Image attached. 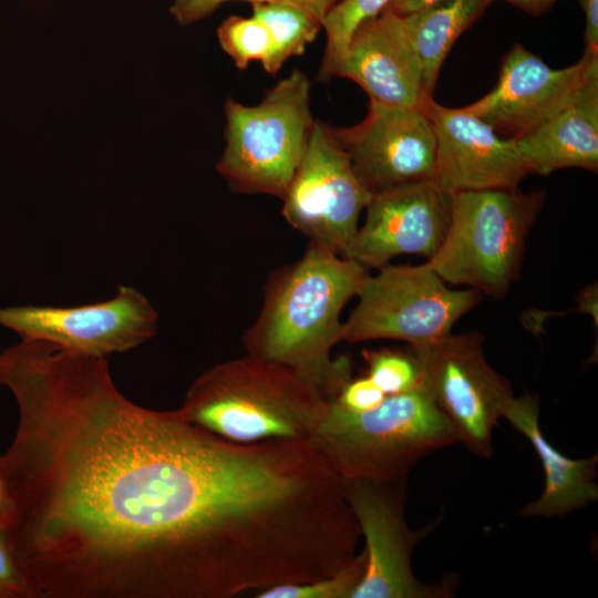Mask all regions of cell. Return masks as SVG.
<instances>
[{
    "label": "cell",
    "instance_id": "cell-1",
    "mask_svg": "<svg viewBox=\"0 0 598 598\" xmlns=\"http://www.w3.org/2000/svg\"><path fill=\"white\" fill-rule=\"evenodd\" d=\"M18 425L0 456L27 598H196L221 507V439L115 386L107 358L0 351Z\"/></svg>",
    "mask_w": 598,
    "mask_h": 598
},
{
    "label": "cell",
    "instance_id": "cell-2",
    "mask_svg": "<svg viewBox=\"0 0 598 598\" xmlns=\"http://www.w3.org/2000/svg\"><path fill=\"white\" fill-rule=\"evenodd\" d=\"M369 269L309 243L303 256L271 274L264 305L245 332L247 354L287 367L331 401L351 379V362L333 359L341 311L357 297Z\"/></svg>",
    "mask_w": 598,
    "mask_h": 598
},
{
    "label": "cell",
    "instance_id": "cell-3",
    "mask_svg": "<svg viewBox=\"0 0 598 598\" xmlns=\"http://www.w3.org/2000/svg\"><path fill=\"white\" fill-rule=\"evenodd\" d=\"M329 402L296 371L246 354L196 378L178 411L192 424L240 444L307 442Z\"/></svg>",
    "mask_w": 598,
    "mask_h": 598
},
{
    "label": "cell",
    "instance_id": "cell-4",
    "mask_svg": "<svg viewBox=\"0 0 598 598\" xmlns=\"http://www.w3.org/2000/svg\"><path fill=\"white\" fill-rule=\"evenodd\" d=\"M307 442L340 477L391 481L405 478L422 457L457 441L422 384L362 413L330 401Z\"/></svg>",
    "mask_w": 598,
    "mask_h": 598
},
{
    "label": "cell",
    "instance_id": "cell-5",
    "mask_svg": "<svg viewBox=\"0 0 598 598\" xmlns=\"http://www.w3.org/2000/svg\"><path fill=\"white\" fill-rule=\"evenodd\" d=\"M544 202V192L518 187L452 193L446 235L426 264L445 282L504 298Z\"/></svg>",
    "mask_w": 598,
    "mask_h": 598
},
{
    "label": "cell",
    "instance_id": "cell-6",
    "mask_svg": "<svg viewBox=\"0 0 598 598\" xmlns=\"http://www.w3.org/2000/svg\"><path fill=\"white\" fill-rule=\"evenodd\" d=\"M225 116L226 147L217 171L238 190L282 199L315 123L307 75L295 69L255 106L228 99Z\"/></svg>",
    "mask_w": 598,
    "mask_h": 598
},
{
    "label": "cell",
    "instance_id": "cell-7",
    "mask_svg": "<svg viewBox=\"0 0 598 598\" xmlns=\"http://www.w3.org/2000/svg\"><path fill=\"white\" fill-rule=\"evenodd\" d=\"M361 287L359 302L342 322L341 341L392 339L419 347L452 332L481 301L475 289L453 290L425 262L386 264Z\"/></svg>",
    "mask_w": 598,
    "mask_h": 598
},
{
    "label": "cell",
    "instance_id": "cell-8",
    "mask_svg": "<svg viewBox=\"0 0 598 598\" xmlns=\"http://www.w3.org/2000/svg\"><path fill=\"white\" fill-rule=\"evenodd\" d=\"M410 348L421 364L423 386L448 420L456 441L489 457L493 429L513 393L508 381L486 361L483 336L451 332Z\"/></svg>",
    "mask_w": 598,
    "mask_h": 598
},
{
    "label": "cell",
    "instance_id": "cell-9",
    "mask_svg": "<svg viewBox=\"0 0 598 598\" xmlns=\"http://www.w3.org/2000/svg\"><path fill=\"white\" fill-rule=\"evenodd\" d=\"M343 496L365 540L363 577L351 598H444L448 582L424 585L414 576L411 556L434 527L411 528L404 517L405 478L375 481L341 477Z\"/></svg>",
    "mask_w": 598,
    "mask_h": 598
},
{
    "label": "cell",
    "instance_id": "cell-10",
    "mask_svg": "<svg viewBox=\"0 0 598 598\" xmlns=\"http://www.w3.org/2000/svg\"><path fill=\"white\" fill-rule=\"evenodd\" d=\"M372 196L330 126L315 121L305 155L282 198L288 224L309 243L342 256Z\"/></svg>",
    "mask_w": 598,
    "mask_h": 598
},
{
    "label": "cell",
    "instance_id": "cell-11",
    "mask_svg": "<svg viewBox=\"0 0 598 598\" xmlns=\"http://www.w3.org/2000/svg\"><path fill=\"white\" fill-rule=\"evenodd\" d=\"M157 322L155 308L131 286H120L114 297L89 305L0 307V327L20 339L105 358L147 342L156 334Z\"/></svg>",
    "mask_w": 598,
    "mask_h": 598
},
{
    "label": "cell",
    "instance_id": "cell-12",
    "mask_svg": "<svg viewBox=\"0 0 598 598\" xmlns=\"http://www.w3.org/2000/svg\"><path fill=\"white\" fill-rule=\"evenodd\" d=\"M330 130L372 195L434 179L436 136L427 107L370 103L362 122Z\"/></svg>",
    "mask_w": 598,
    "mask_h": 598
},
{
    "label": "cell",
    "instance_id": "cell-13",
    "mask_svg": "<svg viewBox=\"0 0 598 598\" xmlns=\"http://www.w3.org/2000/svg\"><path fill=\"white\" fill-rule=\"evenodd\" d=\"M363 226L342 254L362 266L380 268L401 255L430 259L446 235L451 194L433 179L374 194Z\"/></svg>",
    "mask_w": 598,
    "mask_h": 598
},
{
    "label": "cell",
    "instance_id": "cell-14",
    "mask_svg": "<svg viewBox=\"0 0 598 598\" xmlns=\"http://www.w3.org/2000/svg\"><path fill=\"white\" fill-rule=\"evenodd\" d=\"M596 71L598 52L585 50L575 64L553 69L515 44L503 59L495 87L463 109L516 137L568 104Z\"/></svg>",
    "mask_w": 598,
    "mask_h": 598
},
{
    "label": "cell",
    "instance_id": "cell-15",
    "mask_svg": "<svg viewBox=\"0 0 598 598\" xmlns=\"http://www.w3.org/2000/svg\"><path fill=\"white\" fill-rule=\"evenodd\" d=\"M427 113L436 136L433 181L447 193L517 188L530 174L514 137H501L484 120L434 100Z\"/></svg>",
    "mask_w": 598,
    "mask_h": 598
},
{
    "label": "cell",
    "instance_id": "cell-16",
    "mask_svg": "<svg viewBox=\"0 0 598 598\" xmlns=\"http://www.w3.org/2000/svg\"><path fill=\"white\" fill-rule=\"evenodd\" d=\"M332 76L358 83L372 104L425 109L433 100L424 89L401 17L385 9L357 25Z\"/></svg>",
    "mask_w": 598,
    "mask_h": 598
},
{
    "label": "cell",
    "instance_id": "cell-17",
    "mask_svg": "<svg viewBox=\"0 0 598 598\" xmlns=\"http://www.w3.org/2000/svg\"><path fill=\"white\" fill-rule=\"evenodd\" d=\"M514 140L530 174L569 167L597 172L598 71L568 104Z\"/></svg>",
    "mask_w": 598,
    "mask_h": 598
},
{
    "label": "cell",
    "instance_id": "cell-18",
    "mask_svg": "<svg viewBox=\"0 0 598 598\" xmlns=\"http://www.w3.org/2000/svg\"><path fill=\"white\" fill-rule=\"evenodd\" d=\"M502 419H506L528 440L545 473L540 496L520 509L522 516H563L597 501V455L574 460L556 450L539 426V402L535 395L525 393L520 398L512 396Z\"/></svg>",
    "mask_w": 598,
    "mask_h": 598
},
{
    "label": "cell",
    "instance_id": "cell-19",
    "mask_svg": "<svg viewBox=\"0 0 598 598\" xmlns=\"http://www.w3.org/2000/svg\"><path fill=\"white\" fill-rule=\"evenodd\" d=\"M494 0H441L400 16L405 39L432 96L440 70L458 37Z\"/></svg>",
    "mask_w": 598,
    "mask_h": 598
},
{
    "label": "cell",
    "instance_id": "cell-20",
    "mask_svg": "<svg viewBox=\"0 0 598 598\" xmlns=\"http://www.w3.org/2000/svg\"><path fill=\"white\" fill-rule=\"evenodd\" d=\"M251 8L252 16L266 25L270 34L271 52L262 68L272 75L290 56L301 55L322 28L313 14L295 3L255 2Z\"/></svg>",
    "mask_w": 598,
    "mask_h": 598
},
{
    "label": "cell",
    "instance_id": "cell-21",
    "mask_svg": "<svg viewBox=\"0 0 598 598\" xmlns=\"http://www.w3.org/2000/svg\"><path fill=\"white\" fill-rule=\"evenodd\" d=\"M391 0H341L327 14L322 28L327 43L320 79L328 81L342 59L351 34L363 20L381 13Z\"/></svg>",
    "mask_w": 598,
    "mask_h": 598
},
{
    "label": "cell",
    "instance_id": "cell-22",
    "mask_svg": "<svg viewBox=\"0 0 598 598\" xmlns=\"http://www.w3.org/2000/svg\"><path fill=\"white\" fill-rule=\"evenodd\" d=\"M367 564L363 548L333 575L309 582L285 584L262 589L256 598H351L360 584Z\"/></svg>",
    "mask_w": 598,
    "mask_h": 598
},
{
    "label": "cell",
    "instance_id": "cell-23",
    "mask_svg": "<svg viewBox=\"0 0 598 598\" xmlns=\"http://www.w3.org/2000/svg\"><path fill=\"white\" fill-rule=\"evenodd\" d=\"M217 37L223 50L235 65L244 70L251 61L264 65L271 52V39L266 25L251 16H231L218 28Z\"/></svg>",
    "mask_w": 598,
    "mask_h": 598
},
{
    "label": "cell",
    "instance_id": "cell-24",
    "mask_svg": "<svg viewBox=\"0 0 598 598\" xmlns=\"http://www.w3.org/2000/svg\"><path fill=\"white\" fill-rule=\"evenodd\" d=\"M368 365V377L386 394H400L417 389L423 384L421 364L410 348L409 352L399 350H363Z\"/></svg>",
    "mask_w": 598,
    "mask_h": 598
},
{
    "label": "cell",
    "instance_id": "cell-25",
    "mask_svg": "<svg viewBox=\"0 0 598 598\" xmlns=\"http://www.w3.org/2000/svg\"><path fill=\"white\" fill-rule=\"evenodd\" d=\"M230 0H173L169 12L179 24H189L214 13L224 2ZM250 3L282 1L298 4L313 14L323 25L330 10L341 0H245Z\"/></svg>",
    "mask_w": 598,
    "mask_h": 598
},
{
    "label": "cell",
    "instance_id": "cell-26",
    "mask_svg": "<svg viewBox=\"0 0 598 598\" xmlns=\"http://www.w3.org/2000/svg\"><path fill=\"white\" fill-rule=\"evenodd\" d=\"M386 394L368 377L350 379L331 400L339 409L362 413L378 406Z\"/></svg>",
    "mask_w": 598,
    "mask_h": 598
},
{
    "label": "cell",
    "instance_id": "cell-27",
    "mask_svg": "<svg viewBox=\"0 0 598 598\" xmlns=\"http://www.w3.org/2000/svg\"><path fill=\"white\" fill-rule=\"evenodd\" d=\"M0 589L7 598H27L22 577L14 563L8 538L0 523Z\"/></svg>",
    "mask_w": 598,
    "mask_h": 598
},
{
    "label": "cell",
    "instance_id": "cell-28",
    "mask_svg": "<svg viewBox=\"0 0 598 598\" xmlns=\"http://www.w3.org/2000/svg\"><path fill=\"white\" fill-rule=\"evenodd\" d=\"M585 16L586 50L598 52V0H577Z\"/></svg>",
    "mask_w": 598,
    "mask_h": 598
},
{
    "label": "cell",
    "instance_id": "cell-29",
    "mask_svg": "<svg viewBox=\"0 0 598 598\" xmlns=\"http://www.w3.org/2000/svg\"><path fill=\"white\" fill-rule=\"evenodd\" d=\"M441 0H391L385 10L398 16H405Z\"/></svg>",
    "mask_w": 598,
    "mask_h": 598
},
{
    "label": "cell",
    "instance_id": "cell-30",
    "mask_svg": "<svg viewBox=\"0 0 598 598\" xmlns=\"http://www.w3.org/2000/svg\"><path fill=\"white\" fill-rule=\"evenodd\" d=\"M532 16H539L549 10L559 0H504Z\"/></svg>",
    "mask_w": 598,
    "mask_h": 598
},
{
    "label": "cell",
    "instance_id": "cell-31",
    "mask_svg": "<svg viewBox=\"0 0 598 598\" xmlns=\"http://www.w3.org/2000/svg\"><path fill=\"white\" fill-rule=\"evenodd\" d=\"M579 308L595 318L597 326V287L590 286L581 292L579 297Z\"/></svg>",
    "mask_w": 598,
    "mask_h": 598
},
{
    "label": "cell",
    "instance_id": "cell-32",
    "mask_svg": "<svg viewBox=\"0 0 598 598\" xmlns=\"http://www.w3.org/2000/svg\"><path fill=\"white\" fill-rule=\"evenodd\" d=\"M10 517V504L0 478V523L6 528Z\"/></svg>",
    "mask_w": 598,
    "mask_h": 598
},
{
    "label": "cell",
    "instance_id": "cell-33",
    "mask_svg": "<svg viewBox=\"0 0 598 598\" xmlns=\"http://www.w3.org/2000/svg\"><path fill=\"white\" fill-rule=\"evenodd\" d=\"M0 598H7L4 592L0 589Z\"/></svg>",
    "mask_w": 598,
    "mask_h": 598
}]
</instances>
